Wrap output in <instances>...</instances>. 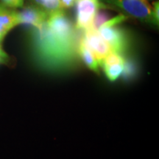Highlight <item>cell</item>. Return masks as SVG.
Instances as JSON below:
<instances>
[{"label":"cell","instance_id":"10","mask_svg":"<svg viewBox=\"0 0 159 159\" xmlns=\"http://www.w3.org/2000/svg\"><path fill=\"white\" fill-rule=\"evenodd\" d=\"M34 2L39 6V7L47 12L48 14L63 9L60 4V0H34Z\"/></svg>","mask_w":159,"mask_h":159},{"label":"cell","instance_id":"14","mask_svg":"<svg viewBox=\"0 0 159 159\" xmlns=\"http://www.w3.org/2000/svg\"><path fill=\"white\" fill-rule=\"evenodd\" d=\"M10 61V57L0 46V64H7Z\"/></svg>","mask_w":159,"mask_h":159},{"label":"cell","instance_id":"7","mask_svg":"<svg viewBox=\"0 0 159 159\" xmlns=\"http://www.w3.org/2000/svg\"><path fill=\"white\" fill-rule=\"evenodd\" d=\"M48 13L39 7L28 6L18 12L19 24L28 25L33 27H39L47 20Z\"/></svg>","mask_w":159,"mask_h":159},{"label":"cell","instance_id":"1","mask_svg":"<svg viewBox=\"0 0 159 159\" xmlns=\"http://www.w3.org/2000/svg\"><path fill=\"white\" fill-rule=\"evenodd\" d=\"M79 41L77 28L63 10L49 13L44 23L31 32L35 58L49 71L66 70L75 64Z\"/></svg>","mask_w":159,"mask_h":159},{"label":"cell","instance_id":"3","mask_svg":"<svg viewBox=\"0 0 159 159\" xmlns=\"http://www.w3.org/2000/svg\"><path fill=\"white\" fill-rule=\"evenodd\" d=\"M97 30L113 52L122 55L127 51L128 38L122 30L116 26H101Z\"/></svg>","mask_w":159,"mask_h":159},{"label":"cell","instance_id":"12","mask_svg":"<svg viewBox=\"0 0 159 159\" xmlns=\"http://www.w3.org/2000/svg\"><path fill=\"white\" fill-rule=\"evenodd\" d=\"M126 16L123 14H120L117 16L113 18V19H109L107 21L103 24L102 26H116L118 24L122 23V21H124L126 19Z\"/></svg>","mask_w":159,"mask_h":159},{"label":"cell","instance_id":"16","mask_svg":"<svg viewBox=\"0 0 159 159\" xmlns=\"http://www.w3.org/2000/svg\"><path fill=\"white\" fill-rule=\"evenodd\" d=\"M154 9H153V14L155 19L157 22L158 23V2L154 3Z\"/></svg>","mask_w":159,"mask_h":159},{"label":"cell","instance_id":"9","mask_svg":"<svg viewBox=\"0 0 159 159\" xmlns=\"http://www.w3.org/2000/svg\"><path fill=\"white\" fill-rule=\"evenodd\" d=\"M77 53H78L80 58L82 60L89 69H90L91 71L96 73L99 72V65L98 61H97L94 55L93 54V52L89 49L86 43H85L82 38H80L79 41Z\"/></svg>","mask_w":159,"mask_h":159},{"label":"cell","instance_id":"4","mask_svg":"<svg viewBox=\"0 0 159 159\" xmlns=\"http://www.w3.org/2000/svg\"><path fill=\"white\" fill-rule=\"evenodd\" d=\"M77 3V30H86L91 28L97 12L102 5L99 0H76Z\"/></svg>","mask_w":159,"mask_h":159},{"label":"cell","instance_id":"2","mask_svg":"<svg viewBox=\"0 0 159 159\" xmlns=\"http://www.w3.org/2000/svg\"><path fill=\"white\" fill-rule=\"evenodd\" d=\"M109 5L122 9L132 16L144 21L158 25L153 14V9L147 0H102Z\"/></svg>","mask_w":159,"mask_h":159},{"label":"cell","instance_id":"13","mask_svg":"<svg viewBox=\"0 0 159 159\" xmlns=\"http://www.w3.org/2000/svg\"><path fill=\"white\" fill-rule=\"evenodd\" d=\"M2 4L8 7H21L24 5V0H1Z\"/></svg>","mask_w":159,"mask_h":159},{"label":"cell","instance_id":"5","mask_svg":"<svg viewBox=\"0 0 159 159\" xmlns=\"http://www.w3.org/2000/svg\"><path fill=\"white\" fill-rule=\"evenodd\" d=\"M82 39L94 55L99 66H101L105 57L113 52L111 47L102 39L98 30L92 27L84 31Z\"/></svg>","mask_w":159,"mask_h":159},{"label":"cell","instance_id":"15","mask_svg":"<svg viewBox=\"0 0 159 159\" xmlns=\"http://www.w3.org/2000/svg\"><path fill=\"white\" fill-rule=\"evenodd\" d=\"M76 0H60V4L62 8H69L75 5Z\"/></svg>","mask_w":159,"mask_h":159},{"label":"cell","instance_id":"11","mask_svg":"<svg viewBox=\"0 0 159 159\" xmlns=\"http://www.w3.org/2000/svg\"><path fill=\"white\" fill-rule=\"evenodd\" d=\"M108 20H109V16L107 12L103 11H97L94 16L91 27L97 30Z\"/></svg>","mask_w":159,"mask_h":159},{"label":"cell","instance_id":"6","mask_svg":"<svg viewBox=\"0 0 159 159\" xmlns=\"http://www.w3.org/2000/svg\"><path fill=\"white\" fill-rule=\"evenodd\" d=\"M125 57L122 55L111 52L105 57L101 65L108 79L111 81H115L123 73L125 66Z\"/></svg>","mask_w":159,"mask_h":159},{"label":"cell","instance_id":"8","mask_svg":"<svg viewBox=\"0 0 159 159\" xmlns=\"http://www.w3.org/2000/svg\"><path fill=\"white\" fill-rule=\"evenodd\" d=\"M20 25L18 12L0 4V42L8 32Z\"/></svg>","mask_w":159,"mask_h":159}]
</instances>
